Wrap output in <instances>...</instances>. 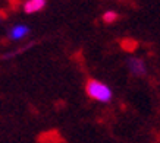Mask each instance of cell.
Masks as SVG:
<instances>
[{"instance_id": "3957f363", "label": "cell", "mask_w": 160, "mask_h": 143, "mask_svg": "<svg viewBox=\"0 0 160 143\" xmlns=\"http://www.w3.org/2000/svg\"><path fill=\"white\" fill-rule=\"evenodd\" d=\"M29 32H31V29H29L28 25L18 24L10 28L8 37H9L10 39H13V41H18V39H22V38H25V37H28Z\"/></svg>"}, {"instance_id": "6da1fadb", "label": "cell", "mask_w": 160, "mask_h": 143, "mask_svg": "<svg viewBox=\"0 0 160 143\" xmlns=\"http://www.w3.org/2000/svg\"><path fill=\"white\" fill-rule=\"evenodd\" d=\"M85 91H87L88 96L91 99L97 101V102H110L112 98H113V92L106 83L97 81V79H90L87 82V86H85Z\"/></svg>"}, {"instance_id": "277c9868", "label": "cell", "mask_w": 160, "mask_h": 143, "mask_svg": "<svg viewBox=\"0 0 160 143\" xmlns=\"http://www.w3.org/2000/svg\"><path fill=\"white\" fill-rule=\"evenodd\" d=\"M46 0H28L24 3V12L25 13H37L40 10H43L46 7Z\"/></svg>"}, {"instance_id": "7a4b0ae2", "label": "cell", "mask_w": 160, "mask_h": 143, "mask_svg": "<svg viewBox=\"0 0 160 143\" xmlns=\"http://www.w3.org/2000/svg\"><path fill=\"white\" fill-rule=\"evenodd\" d=\"M126 64H128V69H129V72H131L134 76H144L147 73L146 62L141 57L132 56V57H129L126 60Z\"/></svg>"}, {"instance_id": "5b68a950", "label": "cell", "mask_w": 160, "mask_h": 143, "mask_svg": "<svg viewBox=\"0 0 160 143\" xmlns=\"http://www.w3.org/2000/svg\"><path fill=\"white\" fill-rule=\"evenodd\" d=\"M118 18H119V15H118L115 10H106V12L103 13V21H104L106 24H113V22H116Z\"/></svg>"}]
</instances>
